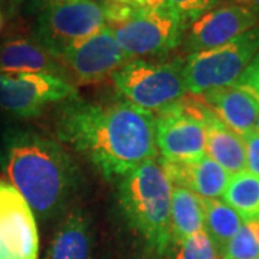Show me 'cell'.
I'll use <instances>...</instances> for the list:
<instances>
[{
    "mask_svg": "<svg viewBox=\"0 0 259 259\" xmlns=\"http://www.w3.org/2000/svg\"><path fill=\"white\" fill-rule=\"evenodd\" d=\"M78 98L71 81L48 74L0 72V111L13 118L39 117L52 104Z\"/></svg>",
    "mask_w": 259,
    "mask_h": 259,
    "instance_id": "52a82bcc",
    "label": "cell"
},
{
    "mask_svg": "<svg viewBox=\"0 0 259 259\" xmlns=\"http://www.w3.org/2000/svg\"><path fill=\"white\" fill-rule=\"evenodd\" d=\"M61 61L78 82L94 83L112 76L131 58L121 49L112 29L105 25L72 44L62 54Z\"/></svg>",
    "mask_w": 259,
    "mask_h": 259,
    "instance_id": "30bf717a",
    "label": "cell"
},
{
    "mask_svg": "<svg viewBox=\"0 0 259 259\" xmlns=\"http://www.w3.org/2000/svg\"><path fill=\"white\" fill-rule=\"evenodd\" d=\"M202 95V102L236 134L243 136L255 130L259 100L238 85L210 90Z\"/></svg>",
    "mask_w": 259,
    "mask_h": 259,
    "instance_id": "5bb4252c",
    "label": "cell"
},
{
    "mask_svg": "<svg viewBox=\"0 0 259 259\" xmlns=\"http://www.w3.org/2000/svg\"><path fill=\"white\" fill-rule=\"evenodd\" d=\"M203 231L202 197L185 187L171 189V239L182 243L197 232Z\"/></svg>",
    "mask_w": 259,
    "mask_h": 259,
    "instance_id": "ac0fdd59",
    "label": "cell"
},
{
    "mask_svg": "<svg viewBox=\"0 0 259 259\" xmlns=\"http://www.w3.org/2000/svg\"><path fill=\"white\" fill-rule=\"evenodd\" d=\"M255 131L259 133V114H258V118H256V124H255Z\"/></svg>",
    "mask_w": 259,
    "mask_h": 259,
    "instance_id": "4dcf8cb0",
    "label": "cell"
},
{
    "mask_svg": "<svg viewBox=\"0 0 259 259\" xmlns=\"http://www.w3.org/2000/svg\"><path fill=\"white\" fill-rule=\"evenodd\" d=\"M259 25V16L249 9L223 3L190 23L183 36V49L190 55L231 42Z\"/></svg>",
    "mask_w": 259,
    "mask_h": 259,
    "instance_id": "7c38bea8",
    "label": "cell"
},
{
    "mask_svg": "<svg viewBox=\"0 0 259 259\" xmlns=\"http://www.w3.org/2000/svg\"><path fill=\"white\" fill-rule=\"evenodd\" d=\"M259 256V243L243 223L239 232L232 238L219 259H255Z\"/></svg>",
    "mask_w": 259,
    "mask_h": 259,
    "instance_id": "7402d4cb",
    "label": "cell"
},
{
    "mask_svg": "<svg viewBox=\"0 0 259 259\" xmlns=\"http://www.w3.org/2000/svg\"><path fill=\"white\" fill-rule=\"evenodd\" d=\"M2 5H3V0H0V6H2Z\"/></svg>",
    "mask_w": 259,
    "mask_h": 259,
    "instance_id": "1f68e13d",
    "label": "cell"
},
{
    "mask_svg": "<svg viewBox=\"0 0 259 259\" xmlns=\"http://www.w3.org/2000/svg\"><path fill=\"white\" fill-rule=\"evenodd\" d=\"M110 28L131 59L167 55L182 45L186 32L185 23L168 6L143 10Z\"/></svg>",
    "mask_w": 259,
    "mask_h": 259,
    "instance_id": "ba28073f",
    "label": "cell"
},
{
    "mask_svg": "<svg viewBox=\"0 0 259 259\" xmlns=\"http://www.w3.org/2000/svg\"><path fill=\"white\" fill-rule=\"evenodd\" d=\"M203 231L212 241L219 258L232 238L243 226V219L228 203L219 199H203Z\"/></svg>",
    "mask_w": 259,
    "mask_h": 259,
    "instance_id": "d6986e66",
    "label": "cell"
},
{
    "mask_svg": "<svg viewBox=\"0 0 259 259\" xmlns=\"http://www.w3.org/2000/svg\"><path fill=\"white\" fill-rule=\"evenodd\" d=\"M176 259H219V253L206 232H197L179 243Z\"/></svg>",
    "mask_w": 259,
    "mask_h": 259,
    "instance_id": "603a6c76",
    "label": "cell"
},
{
    "mask_svg": "<svg viewBox=\"0 0 259 259\" xmlns=\"http://www.w3.org/2000/svg\"><path fill=\"white\" fill-rule=\"evenodd\" d=\"M245 144L246 170L259 176V133L255 130L242 136Z\"/></svg>",
    "mask_w": 259,
    "mask_h": 259,
    "instance_id": "484cf974",
    "label": "cell"
},
{
    "mask_svg": "<svg viewBox=\"0 0 259 259\" xmlns=\"http://www.w3.org/2000/svg\"><path fill=\"white\" fill-rule=\"evenodd\" d=\"M258 52L259 25L225 45L190 54L183 66L187 93L200 95L233 85Z\"/></svg>",
    "mask_w": 259,
    "mask_h": 259,
    "instance_id": "8992f818",
    "label": "cell"
},
{
    "mask_svg": "<svg viewBox=\"0 0 259 259\" xmlns=\"http://www.w3.org/2000/svg\"><path fill=\"white\" fill-rule=\"evenodd\" d=\"M203 102L180 100L158 111L156 118V144L164 160L193 161L206 156Z\"/></svg>",
    "mask_w": 259,
    "mask_h": 259,
    "instance_id": "9c48e42d",
    "label": "cell"
},
{
    "mask_svg": "<svg viewBox=\"0 0 259 259\" xmlns=\"http://www.w3.org/2000/svg\"><path fill=\"white\" fill-rule=\"evenodd\" d=\"M5 26H6V16H5V13L0 9V33L3 32Z\"/></svg>",
    "mask_w": 259,
    "mask_h": 259,
    "instance_id": "f546056e",
    "label": "cell"
},
{
    "mask_svg": "<svg viewBox=\"0 0 259 259\" xmlns=\"http://www.w3.org/2000/svg\"><path fill=\"white\" fill-rule=\"evenodd\" d=\"M225 3H232V5H239L250 12H253L256 16H259V0H225Z\"/></svg>",
    "mask_w": 259,
    "mask_h": 259,
    "instance_id": "4316f807",
    "label": "cell"
},
{
    "mask_svg": "<svg viewBox=\"0 0 259 259\" xmlns=\"http://www.w3.org/2000/svg\"><path fill=\"white\" fill-rule=\"evenodd\" d=\"M33 16L32 37L58 59L72 44L105 26L97 0H28Z\"/></svg>",
    "mask_w": 259,
    "mask_h": 259,
    "instance_id": "277c9868",
    "label": "cell"
},
{
    "mask_svg": "<svg viewBox=\"0 0 259 259\" xmlns=\"http://www.w3.org/2000/svg\"><path fill=\"white\" fill-rule=\"evenodd\" d=\"M39 235L35 213L22 194L0 180V259H37Z\"/></svg>",
    "mask_w": 259,
    "mask_h": 259,
    "instance_id": "8fae6325",
    "label": "cell"
},
{
    "mask_svg": "<svg viewBox=\"0 0 259 259\" xmlns=\"http://www.w3.org/2000/svg\"><path fill=\"white\" fill-rule=\"evenodd\" d=\"M26 2H28V0H3V3L8 6V9H9L10 13L16 12V10H18L19 8H22Z\"/></svg>",
    "mask_w": 259,
    "mask_h": 259,
    "instance_id": "83f0119b",
    "label": "cell"
},
{
    "mask_svg": "<svg viewBox=\"0 0 259 259\" xmlns=\"http://www.w3.org/2000/svg\"><path fill=\"white\" fill-rule=\"evenodd\" d=\"M246 226L249 228V231L252 232L253 238L256 239V242L259 243V221H249V222H245Z\"/></svg>",
    "mask_w": 259,
    "mask_h": 259,
    "instance_id": "f1b7e54d",
    "label": "cell"
},
{
    "mask_svg": "<svg viewBox=\"0 0 259 259\" xmlns=\"http://www.w3.org/2000/svg\"><path fill=\"white\" fill-rule=\"evenodd\" d=\"M235 85L243 88L245 91H248L259 100V52L253 56V59L238 78Z\"/></svg>",
    "mask_w": 259,
    "mask_h": 259,
    "instance_id": "d4e9b609",
    "label": "cell"
},
{
    "mask_svg": "<svg viewBox=\"0 0 259 259\" xmlns=\"http://www.w3.org/2000/svg\"><path fill=\"white\" fill-rule=\"evenodd\" d=\"M223 3L225 0H167V6L182 19L186 29L196 19Z\"/></svg>",
    "mask_w": 259,
    "mask_h": 259,
    "instance_id": "cb8c5ba5",
    "label": "cell"
},
{
    "mask_svg": "<svg viewBox=\"0 0 259 259\" xmlns=\"http://www.w3.org/2000/svg\"><path fill=\"white\" fill-rule=\"evenodd\" d=\"M183 59L153 62L131 59L112 74V83L124 100L143 110L161 111L187 94Z\"/></svg>",
    "mask_w": 259,
    "mask_h": 259,
    "instance_id": "5b68a950",
    "label": "cell"
},
{
    "mask_svg": "<svg viewBox=\"0 0 259 259\" xmlns=\"http://www.w3.org/2000/svg\"><path fill=\"white\" fill-rule=\"evenodd\" d=\"M56 137L88 158L107 180L122 179L157 156L154 114L127 100L65 102Z\"/></svg>",
    "mask_w": 259,
    "mask_h": 259,
    "instance_id": "6da1fadb",
    "label": "cell"
},
{
    "mask_svg": "<svg viewBox=\"0 0 259 259\" xmlns=\"http://www.w3.org/2000/svg\"><path fill=\"white\" fill-rule=\"evenodd\" d=\"M0 72L48 74L69 81L62 61L33 37H12L0 44Z\"/></svg>",
    "mask_w": 259,
    "mask_h": 259,
    "instance_id": "9a60e30c",
    "label": "cell"
},
{
    "mask_svg": "<svg viewBox=\"0 0 259 259\" xmlns=\"http://www.w3.org/2000/svg\"><path fill=\"white\" fill-rule=\"evenodd\" d=\"M206 156L222 166L229 175L246 168L245 144L239 134L226 127L209 108L204 115Z\"/></svg>",
    "mask_w": 259,
    "mask_h": 259,
    "instance_id": "2e32d148",
    "label": "cell"
},
{
    "mask_svg": "<svg viewBox=\"0 0 259 259\" xmlns=\"http://www.w3.org/2000/svg\"><path fill=\"white\" fill-rule=\"evenodd\" d=\"M0 167L42 219L62 212L82 180L79 167L58 140L23 127H12L2 134Z\"/></svg>",
    "mask_w": 259,
    "mask_h": 259,
    "instance_id": "7a4b0ae2",
    "label": "cell"
},
{
    "mask_svg": "<svg viewBox=\"0 0 259 259\" xmlns=\"http://www.w3.org/2000/svg\"><path fill=\"white\" fill-rule=\"evenodd\" d=\"M105 25L114 26L133 18L143 10H154L167 6V0H98Z\"/></svg>",
    "mask_w": 259,
    "mask_h": 259,
    "instance_id": "44dd1931",
    "label": "cell"
},
{
    "mask_svg": "<svg viewBox=\"0 0 259 259\" xmlns=\"http://www.w3.org/2000/svg\"><path fill=\"white\" fill-rule=\"evenodd\" d=\"M91 243L88 218L81 210H74L58 228L45 259H90Z\"/></svg>",
    "mask_w": 259,
    "mask_h": 259,
    "instance_id": "e0dca14e",
    "label": "cell"
},
{
    "mask_svg": "<svg viewBox=\"0 0 259 259\" xmlns=\"http://www.w3.org/2000/svg\"><path fill=\"white\" fill-rule=\"evenodd\" d=\"M158 163L171 186L189 189L203 199L222 197L231 177L209 156L193 161H170L161 158Z\"/></svg>",
    "mask_w": 259,
    "mask_h": 259,
    "instance_id": "4fadbf2b",
    "label": "cell"
},
{
    "mask_svg": "<svg viewBox=\"0 0 259 259\" xmlns=\"http://www.w3.org/2000/svg\"><path fill=\"white\" fill-rule=\"evenodd\" d=\"M171 189L160 163L148 160L122 177L118 186L121 209L148 249L163 256L171 246Z\"/></svg>",
    "mask_w": 259,
    "mask_h": 259,
    "instance_id": "3957f363",
    "label": "cell"
},
{
    "mask_svg": "<svg viewBox=\"0 0 259 259\" xmlns=\"http://www.w3.org/2000/svg\"><path fill=\"white\" fill-rule=\"evenodd\" d=\"M255 259H259V256H258V258H255Z\"/></svg>",
    "mask_w": 259,
    "mask_h": 259,
    "instance_id": "d6a6232c",
    "label": "cell"
},
{
    "mask_svg": "<svg viewBox=\"0 0 259 259\" xmlns=\"http://www.w3.org/2000/svg\"><path fill=\"white\" fill-rule=\"evenodd\" d=\"M222 197L243 222L259 221V176L246 168L231 175Z\"/></svg>",
    "mask_w": 259,
    "mask_h": 259,
    "instance_id": "ffe728a7",
    "label": "cell"
}]
</instances>
